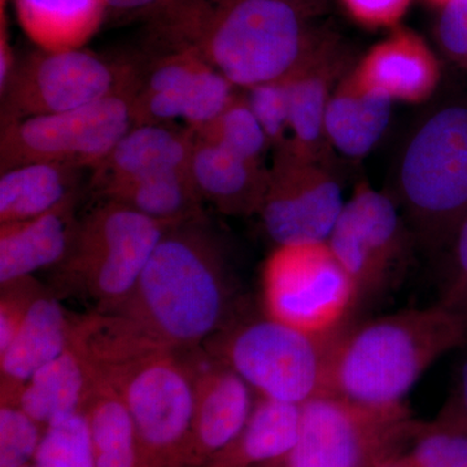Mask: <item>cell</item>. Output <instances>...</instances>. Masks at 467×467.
Returning <instances> with one entry per match:
<instances>
[{
    "mask_svg": "<svg viewBox=\"0 0 467 467\" xmlns=\"http://www.w3.org/2000/svg\"><path fill=\"white\" fill-rule=\"evenodd\" d=\"M310 7L282 0H171L152 20L169 51L195 52L248 90L292 75L330 36L312 26Z\"/></svg>",
    "mask_w": 467,
    "mask_h": 467,
    "instance_id": "1",
    "label": "cell"
},
{
    "mask_svg": "<svg viewBox=\"0 0 467 467\" xmlns=\"http://www.w3.org/2000/svg\"><path fill=\"white\" fill-rule=\"evenodd\" d=\"M236 285L225 252L205 217L165 232L119 316L168 348L202 347L236 312Z\"/></svg>",
    "mask_w": 467,
    "mask_h": 467,
    "instance_id": "2",
    "label": "cell"
},
{
    "mask_svg": "<svg viewBox=\"0 0 467 467\" xmlns=\"http://www.w3.org/2000/svg\"><path fill=\"white\" fill-rule=\"evenodd\" d=\"M467 343V310L441 301L371 319L334 337L326 393L376 407L404 404L442 356Z\"/></svg>",
    "mask_w": 467,
    "mask_h": 467,
    "instance_id": "3",
    "label": "cell"
},
{
    "mask_svg": "<svg viewBox=\"0 0 467 467\" xmlns=\"http://www.w3.org/2000/svg\"><path fill=\"white\" fill-rule=\"evenodd\" d=\"M97 368L130 411L140 467H186L193 386L181 350L155 342L122 319L107 337Z\"/></svg>",
    "mask_w": 467,
    "mask_h": 467,
    "instance_id": "4",
    "label": "cell"
},
{
    "mask_svg": "<svg viewBox=\"0 0 467 467\" xmlns=\"http://www.w3.org/2000/svg\"><path fill=\"white\" fill-rule=\"evenodd\" d=\"M171 227L117 202H101L78 220L66 259L54 267L50 291L90 301L95 312H115Z\"/></svg>",
    "mask_w": 467,
    "mask_h": 467,
    "instance_id": "5",
    "label": "cell"
},
{
    "mask_svg": "<svg viewBox=\"0 0 467 467\" xmlns=\"http://www.w3.org/2000/svg\"><path fill=\"white\" fill-rule=\"evenodd\" d=\"M399 190L414 239L429 251L454 241L467 217V106L427 117L402 155Z\"/></svg>",
    "mask_w": 467,
    "mask_h": 467,
    "instance_id": "6",
    "label": "cell"
},
{
    "mask_svg": "<svg viewBox=\"0 0 467 467\" xmlns=\"http://www.w3.org/2000/svg\"><path fill=\"white\" fill-rule=\"evenodd\" d=\"M337 334L316 337L267 316L238 317L202 347L236 371L257 396L303 405L326 393Z\"/></svg>",
    "mask_w": 467,
    "mask_h": 467,
    "instance_id": "7",
    "label": "cell"
},
{
    "mask_svg": "<svg viewBox=\"0 0 467 467\" xmlns=\"http://www.w3.org/2000/svg\"><path fill=\"white\" fill-rule=\"evenodd\" d=\"M300 408L296 444L272 467H378L408 451L420 423L404 404L376 407L328 393Z\"/></svg>",
    "mask_w": 467,
    "mask_h": 467,
    "instance_id": "8",
    "label": "cell"
},
{
    "mask_svg": "<svg viewBox=\"0 0 467 467\" xmlns=\"http://www.w3.org/2000/svg\"><path fill=\"white\" fill-rule=\"evenodd\" d=\"M144 70L134 61L95 52L38 50L17 61L2 95V125L82 109L137 92Z\"/></svg>",
    "mask_w": 467,
    "mask_h": 467,
    "instance_id": "9",
    "label": "cell"
},
{
    "mask_svg": "<svg viewBox=\"0 0 467 467\" xmlns=\"http://www.w3.org/2000/svg\"><path fill=\"white\" fill-rule=\"evenodd\" d=\"M267 317L304 333L330 337L358 306V291L327 242L275 245L264 264Z\"/></svg>",
    "mask_w": 467,
    "mask_h": 467,
    "instance_id": "10",
    "label": "cell"
},
{
    "mask_svg": "<svg viewBox=\"0 0 467 467\" xmlns=\"http://www.w3.org/2000/svg\"><path fill=\"white\" fill-rule=\"evenodd\" d=\"M134 95H116L82 109L2 125L0 171L30 162L97 168L133 128Z\"/></svg>",
    "mask_w": 467,
    "mask_h": 467,
    "instance_id": "11",
    "label": "cell"
},
{
    "mask_svg": "<svg viewBox=\"0 0 467 467\" xmlns=\"http://www.w3.org/2000/svg\"><path fill=\"white\" fill-rule=\"evenodd\" d=\"M416 241L391 198L359 183L327 239L359 301L383 296L400 282Z\"/></svg>",
    "mask_w": 467,
    "mask_h": 467,
    "instance_id": "12",
    "label": "cell"
},
{
    "mask_svg": "<svg viewBox=\"0 0 467 467\" xmlns=\"http://www.w3.org/2000/svg\"><path fill=\"white\" fill-rule=\"evenodd\" d=\"M257 216L275 245L327 242L344 204L342 186L326 162L275 150Z\"/></svg>",
    "mask_w": 467,
    "mask_h": 467,
    "instance_id": "13",
    "label": "cell"
},
{
    "mask_svg": "<svg viewBox=\"0 0 467 467\" xmlns=\"http://www.w3.org/2000/svg\"><path fill=\"white\" fill-rule=\"evenodd\" d=\"M236 94L235 86L195 52L171 50L144 70L133 99L134 125L183 119L195 131L213 121Z\"/></svg>",
    "mask_w": 467,
    "mask_h": 467,
    "instance_id": "14",
    "label": "cell"
},
{
    "mask_svg": "<svg viewBox=\"0 0 467 467\" xmlns=\"http://www.w3.org/2000/svg\"><path fill=\"white\" fill-rule=\"evenodd\" d=\"M193 386L186 467H204L247 423L257 395L236 371L202 347L181 350Z\"/></svg>",
    "mask_w": 467,
    "mask_h": 467,
    "instance_id": "15",
    "label": "cell"
},
{
    "mask_svg": "<svg viewBox=\"0 0 467 467\" xmlns=\"http://www.w3.org/2000/svg\"><path fill=\"white\" fill-rule=\"evenodd\" d=\"M348 69V54L328 36L315 54L287 77L290 104L288 147L303 158L326 162L325 117L337 82Z\"/></svg>",
    "mask_w": 467,
    "mask_h": 467,
    "instance_id": "16",
    "label": "cell"
},
{
    "mask_svg": "<svg viewBox=\"0 0 467 467\" xmlns=\"http://www.w3.org/2000/svg\"><path fill=\"white\" fill-rule=\"evenodd\" d=\"M73 315L50 290L36 300L7 348L0 350V402L17 404L21 389L72 340Z\"/></svg>",
    "mask_w": 467,
    "mask_h": 467,
    "instance_id": "17",
    "label": "cell"
},
{
    "mask_svg": "<svg viewBox=\"0 0 467 467\" xmlns=\"http://www.w3.org/2000/svg\"><path fill=\"white\" fill-rule=\"evenodd\" d=\"M195 140L189 126L134 125L107 158L92 169V187L99 193L115 184L147 175L187 169Z\"/></svg>",
    "mask_w": 467,
    "mask_h": 467,
    "instance_id": "18",
    "label": "cell"
},
{
    "mask_svg": "<svg viewBox=\"0 0 467 467\" xmlns=\"http://www.w3.org/2000/svg\"><path fill=\"white\" fill-rule=\"evenodd\" d=\"M356 75L393 101L418 104L434 94L441 67L425 39L398 29L377 43L353 67Z\"/></svg>",
    "mask_w": 467,
    "mask_h": 467,
    "instance_id": "19",
    "label": "cell"
},
{
    "mask_svg": "<svg viewBox=\"0 0 467 467\" xmlns=\"http://www.w3.org/2000/svg\"><path fill=\"white\" fill-rule=\"evenodd\" d=\"M189 171L202 202L220 213L233 217L259 214L269 181L265 165L196 137Z\"/></svg>",
    "mask_w": 467,
    "mask_h": 467,
    "instance_id": "20",
    "label": "cell"
},
{
    "mask_svg": "<svg viewBox=\"0 0 467 467\" xmlns=\"http://www.w3.org/2000/svg\"><path fill=\"white\" fill-rule=\"evenodd\" d=\"M77 195L32 220L0 225V285L57 266L72 245Z\"/></svg>",
    "mask_w": 467,
    "mask_h": 467,
    "instance_id": "21",
    "label": "cell"
},
{
    "mask_svg": "<svg viewBox=\"0 0 467 467\" xmlns=\"http://www.w3.org/2000/svg\"><path fill=\"white\" fill-rule=\"evenodd\" d=\"M393 103L389 95L348 70L334 88L326 110L328 146L347 158H364L386 133Z\"/></svg>",
    "mask_w": 467,
    "mask_h": 467,
    "instance_id": "22",
    "label": "cell"
},
{
    "mask_svg": "<svg viewBox=\"0 0 467 467\" xmlns=\"http://www.w3.org/2000/svg\"><path fill=\"white\" fill-rule=\"evenodd\" d=\"M99 380L91 359L70 340L57 358L27 380L17 404L46 429L57 418L85 410Z\"/></svg>",
    "mask_w": 467,
    "mask_h": 467,
    "instance_id": "23",
    "label": "cell"
},
{
    "mask_svg": "<svg viewBox=\"0 0 467 467\" xmlns=\"http://www.w3.org/2000/svg\"><path fill=\"white\" fill-rule=\"evenodd\" d=\"M300 414V405L257 396L242 431L204 467L275 466L296 444Z\"/></svg>",
    "mask_w": 467,
    "mask_h": 467,
    "instance_id": "24",
    "label": "cell"
},
{
    "mask_svg": "<svg viewBox=\"0 0 467 467\" xmlns=\"http://www.w3.org/2000/svg\"><path fill=\"white\" fill-rule=\"evenodd\" d=\"M21 29L47 51L84 48L109 14L107 0H14Z\"/></svg>",
    "mask_w": 467,
    "mask_h": 467,
    "instance_id": "25",
    "label": "cell"
},
{
    "mask_svg": "<svg viewBox=\"0 0 467 467\" xmlns=\"http://www.w3.org/2000/svg\"><path fill=\"white\" fill-rule=\"evenodd\" d=\"M82 169L57 162H30L0 177V225L32 220L77 195Z\"/></svg>",
    "mask_w": 467,
    "mask_h": 467,
    "instance_id": "26",
    "label": "cell"
},
{
    "mask_svg": "<svg viewBox=\"0 0 467 467\" xmlns=\"http://www.w3.org/2000/svg\"><path fill=\"white\" fill-rule=\"evenodd\" d=\"M99 196L101 201L117 202L171 226L205 217L204 202L189 168L115 184Z\"/></svg>",
    "mask_w": 467,
    "mask_h": 467,
    "instance_id": "27",
    "label": "cell"
},
{
    "mask_svg": "<svg viewBox=\"0 0 467 467\" xmlns=\"http://www.w3.org/2000/svg\"><path fill=\"white\" fill-rule=\"evenodd\" d=\"M85 414L97 467H140L133 418L112 384L100 378Z\"/></svg>",
    "mask_w": 467,
    "mask_h": 467,
    "instance_id": "28",
    "label": "cell"
},
{
    "mask_svg": "<svg viewBox=\"0 0 467 467\" xmlns=\"http://www.w3.org/2000/svg\"><path fill=\"white\" fill-rule=\"evenodd\" d=\"M407 453L418 467H467V411L456 393L420 423Z\"/></svg>",
    "mask_w": 467,
    "mask_h": 467,
    "instance_id": "29",
    "label": "cell"
},
{
    "mask_svg": "<svg viewBox=\"0 0 467 467\" xmlns=\"http://www.w3.org/2000/svg\"><path fill=\"white\" fill-rule=\"evenodd\" d=\"M196 137L217 144L234 155L248 161L263 164L266 150L270 149L260 122L244 94L238 92L232 103L209 124L193 131Z\"/></svg>",
    "mask_w": 467,
    "mask_h": 467,
    "instance_id": "30",
    "label": "cell"
},
{
    "mask_svg": "<svg viewBox=\"0 0 467 467\" xmlns=\"http://www.w3.org/2000/svg\"><path fill=\"white\" fill-rule=\"evenodd\" d=\"M33 465L97 467L85 410L57 418L46 427Z\"/></svg>",
    "mask_w": 467,
    "mask_h": 467,
    "instance_id": "31",
    "label": "cell"
},
{
    "mask_svg": "<svg viewBox=\"0 0 467 467\" xmlns=\"http://www.w3.org/2000/svg\"><path fill=\"white\" fill-rule=\"evenodd\" d=\"M0 467L32 465L45 427L18 404L0 402Z\"/></svg>",
    "mask_w": 467,
    "mask_h": 467,
    "instance_id": "32",
    "label": "cell"
},
{
    "mask_svg": "<svg viewBox=\"0 0 467 467\" xmlns=\"http://www.w3.org/2000/svg\"><path fill=\"white\" fill-rule=\"evenodd\" d=\"M244 91H247L245 98L269 140L270 149H285L290 143L287 77Z\"/></svg>",
    "mask_w": 467,
    "mask_h": 467,
    "instance_id": "33",
    "label": "cell"
},
{
    "mask_svg": "<svg viewBox=\"0 0 467 467\" xmlns=\"http://www.w3.org/2000/svg\"><path fill=\"white\" fill-rule=\"evenodd\" d=\"M0 285V350H3L14 339L33 304L48 288L39 284L34 276Z\"/></svg>",
    "mask_w": 467,
    "mask_h": 467,
    "instance_id": "34",
    "label": "cell"
},
{
    "mask_svg": "<svg viewBox=\"0 0 467 467\" xmlns=\"http://www.w3.org/2000/svg\"><path fill=\"white\" fill-rule=\"evenodd\" d=\"M436 36L445 55L467 67V0H448L442 5Z\"/></svg>",
    "mask_w": 467,
    "mask_h": 467,
    "instance_id": "35",
    "label": "cell"
},
{
    "mask_svg": "<svg viewBox=\"0 0 467 467\" xmlns=\"http://www.w3.org/2000/svg\"><path fill=\"white\" fill-rule=\"evenodd\" d=\"M356 23L371 29L395 27L410 8L411 0H339Z\"/></svg>",
    "mask_w": 467,
    "mask_h": 467,
    "instance_id": "36",
    "label": "cell"
},
{
    "mask_svg": "<svg viewBox=\"0 0 467 467\" xmlns=\"http://www.w3.org/2000/svg\"><path fill=\"white\" fill-rule=\"evenodd\" d=\"M453 242L456 254V281L442 301L467 310V217Z\"/></svg>",
    "mask_w": 467,
    "mask_h": 467,
    "instance_id": "37",
    "label": "cell"
},
{
    "mask_svg": "<svg viewBox=\"0 0 467 467\" xmlns=\"http://www.w3.org/2000/svg\"><path fill=\"white\" fill-rule=\"evenodd\" d=\"M171 0H107L109 12L117 16H155Z\"/></svg>",
    "mask_w": 467,
    "mask_h": 467,
    "instance_id": "38",
    "label": "cell"
},
{
    "mask_svg": "<svg viewBox=\"0 0 467 467\" xmlns=\"http://www.w3.org/2000/svg\"><path fill=\"white\" fill-rule=\"evenodd\" d=\"M17 66L16 57L9 42L5 11H0V92L5 90Z\"/></svg>",
    "mask_w": 467,
    "mask_h": 467,
    "instance_id": "39",
    "label": "cell"
},
{
    "mask_svg": "<svg viewBox=\"0 0 467 467\" xmlns=\"http://www.w3.org/2000/svg\"><path fill=\"white\" fill-rule=\"evenodd\" d=\"M454 393H456L461 404L463 405L467 411V359L463 362L462 368H461L459 389Z\"/></svg>",
    "mask_w": 467,
    "mask_h": 467,
    "instance_id": "40",
    "label": "cell"
},
{
    "mask_svg": "<svg viewBox=\"0 0 467 467\" xmlns=\"http://www.w3.org/2000/svg\"><path fill=\"white\" fill-rule=\"evenodd\" d=\"M378 467H418L414 461L410 459V456L405 451V453L399 454V456L392 457V459L387 460L382 465Z\"/></svg>",
    "mask_w": 467,
    "mask_h": 467,
    "instance_id": "41",
    "label": "cell"
},
{
    "mask_svg": "<svg viewBox=\"0 0 467 467\" xmlns=\"http://www.w3.org/2000/svg\"><path fill=\"white\" fill-rule=\"evenodd\" d=\"M282 2L297 3V5H310L312 0H282Z\"/></svg>",
    "mask_w": 467,
    "mask_h": 467,
    "instance_id": "42",
    "label": "cell"
},
{
    "mask_svg": "<svg viewBox=\"0 0 467 467\" xmlns=\"http://www.w3.org/2000/svg\"><path fill=\"white\" fill-rule=\"evenodd\" d=\"M427 2L432 3V5H439V7H442L448 0H427Z\"/></svg>",
    "mask_w": 467,
    "mask_h": 467,
    "instance_id": "43",
    "label": "cell"
},
{
    "mask_svg": "<svg viewBox=\"0 0 467 467\" xmlns=\"http://www.w3.org/2000/svg\"><path fill=\"white\" fill-rule=\"evenodd\" d=\"M7 0H0V11H5V5Z\"/></svg>",
    "mask_w": 467,
    "mask_h": 467,
    "instance_id": "44",
    "label": "cell"
},
{
    "mask_svg": "<svg viewBox=\"0 0 467 467\" xmlns=\"http://www.w3.org/2000/svg\"><path fill=\"white\" fill-rule=\"evenodd\" d=\"M24 467H36V466H34L32 463V465H27V466H24Z\"/></svg>",
    "mask_w": 467,
    "mask_h": 467,
    "instance_id": "45",
    "label": "cell"
}]
</instances>
